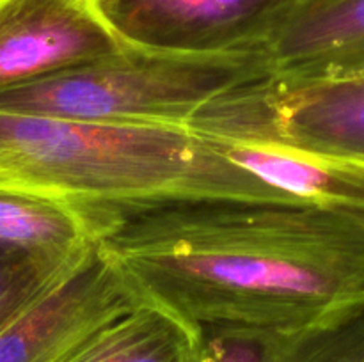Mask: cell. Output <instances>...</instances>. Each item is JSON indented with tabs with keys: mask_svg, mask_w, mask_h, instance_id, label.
<instances>
[{
	"mask_svg": "<svg viewBox=\"0 0 364 362\" xmlns=\"http://www.w3.org/2000/svg\"><path fill=\"white\" fill-rule=\"evenodd\" d=\"M98 251L142 302L194 330H302L364 307V213L199 201L117 220Z\"/></svg>",
	"mask_w": 364,
	"mask_h": 362,
	"instance_id": "cell-1",
	"label": "cell"
},
{
	"mask_svg": "<svg viewBox=\"0 0 364 362\" xmlns=\"http://www.w3.org/2000/svg\"><path fill=\"white\" fill-rule=\"evenodd\" d=\"M0 188L57 199L103 224L199 201L301 202L188 126L114 124L0 110Z\"/></svg>",
	"mask_w": 364,
	"mask_h": 362,
	"instance_id": "cell-2",
	"label": "cell"
},
{
	"mask_svg": "<svg viewBox=\"0 0 364 362\" xmlns=\"http://www.w3.org/2000/svg\"><path fill=\"white\" fill-rule=\"evenodd\" d=\"M265 75L262 53L181 55L123 46L0 92V110L92 123L188 126L213 99Z\"/></svg>",
	"mask_w": 364,
	"mask_h": 362,
	"instance_id": "cell-3",
	"label": "cell"
},
{
	"mask_svg": "<svg viewBox=\"0 0 364 362\" xmlns=\"http://www.w3.org/2000/svg\"><path fill=\"white\" fill-rule=\"evenodd\" d=\"M188 128L219 141L364 162V73L327 80L265 75L213 99Z\"/></svg>",
	"mask_w": 364,
	"mask_h": 362,
	"instance_id": "cell-4",
	"label": "cell"
},
{
	"mask_svg": "<svg viewBox=\"0 0 364 362\" xmlns=\"http://www.w3.org/2000/svg\"><path fill=\"white\" fill-rule=\"evenodd\" d=\"M291 0H96L123 45L181 55L262 53Z\"/></svg>",
	"mask_w": 364,
	"mask_h": 362,
	"instance_id": "cell-5",
	"label": "cell"
},
{
	"mask_svg": "<svg viewBox=\"0 0 364 362\" xmlns=\"http://www.w3.org/2000/svg\"><path fill=\"white\" fill-rule=\"evenodd\" d=\"M98 251L0 332V362H64L95 330L141 304Z\"/></svg>",
	"mask_w": 364,
	"mask_h": 362,
	"instance_id": "cell-6",
	"label": "cell"
},
{
	"mask_svg": "<svg viewBox=\"0 0 364 362\" xmlns=\"http://www.w3.org/2000/svg\"><path fill=\"white\" fill-rule=\"evenodd\" d=\"M123 46L91 0H0V92Z\"/></svg>",
	"mask_w": 364,
	"mask_h": 362,
	"instance_id": "cell-7",
	"label": "cell"
},
{
	"mask_svg": "<svg viewBox=\"0 0 364 362\" xmlns=\"http://www.w3.org/2000/svg\"><path fill=\"white\" fill-rule=\"evenodd\" d=\"M262 55L287 80L364 73V0H291Z\"/></svg>",
	"mask_w": 364,
	"mask_h": 362,
	"instance_id": "cell-8",
	"label": "cell"
},
{
	"mask_svg": "<svg viewBox=\"0 0 364 362\" xmlns=\"http://www.w3.org/2000/svg\"><path fill=\"white\" fill-rule=\"evenodd\" d=\"M215 141L231 162L297 201L364 213V162L274 144Z\"/></svg>",
	"mask_w": 364,
	"mask_h": 362,
	"instance_id": "cell-9",
	"label": "cell"
},
{
	"mask_svg": "<svg viewBox=\"0 0 364 362\" xmlns=\"http://www.w3.org/2000/svg\"><path fill=\"white\" fill-rule=\"evenodd\" d=\"M103 224L57 199L0 188V243L36 258L75 263L96 247Z\"/></svg>",
	"mask_w": 364,
	"mask_h": 362,
	"instance_id": "cell-10",
	"label": "cell"
},
{
	"mask_svg": "<svg viewBox=\"0 0 364 362\" xmlns=\"http://www.w3.org/2000/svg\"><path fill=\"white\" fill-rule=\"evenodd\" d=\"M199 332L141 302L100 327L64 362H188Z\"/></svg>",
	"mask_w": 364,
	"mask_h": 362,
	"instance_id": "cell-11",
	"label": "cell"
},
{
	"mask_svg": "<svg viewBox=\"0 0 364 362\" xmlns=\"http://www.w3.org/2000/svg\"><path fill=\"white\" fill-rule=\"evenodd\" d=\"M84 259L50 261L0 243V332L63 283Z\"/></svg>",
	"mask_w": 364,
	"mask_h": 362,
	"instance_id": "cell-12",
	"label": "cell"
},
{
	"mask_svg": "<svg viewBox=\"0 0 364 362\" xmlns=\"http://www.w3.org/2000/svg\"><path fill=\"white\" fill-rule=\"evenodd\" d=\"M272 362H364V307L322 325L284 332Z\"/></svg>",
	"mask_w": 364,
	"mask_h": 362,
	"instance_id": "cell-13",
	"label": "cell"
},
{
	"mask_svg": "<svg viewBox=\"0 0 364 362\" xmlns=\"http://www.w3.org/2000/svg\"><path fill=\"white\" fill-rule=\"evenodd\" d=\"M283 336L284 330L205 327L199 329L196 355L199 362H272Z\"/></svg>",
	"mask_w": 364,
	"mask_h": 362,
	"instance_id": "cell-14",
	"label": "cell"
},
{
	"mask_svg": "<svg viewBox=\"0 0 364 362\" xmlns=\"http://www.w3.org/2000/svg\"><path fill=\"white\" fill-rule=\"evenodd\" d=\"M196 344H198V343H196ZM188 362H199L198 361V355H196V350H194V353H192V357L188 358Z\"/></svg>",
	"mask_w": 364,
	"mask_h": 362,
	"instance_id": "cell-15",
	"label": "cell"
},
{
	"mask_svg": "<svg viewBox=\"0 0 364 362\" xmlns=\"http://www.w3.org/2000/svg\"><path fill=\"white\" fill-rule=\"evenodd\" d=\"M91 2H92V4H95V2H96V0H91Z\"/></svg>",
	"mask_w": 364,
	"mask_h": 362,
	"instance_id": "cell-16",
	"label": "cell"
}]
</instances>
